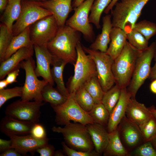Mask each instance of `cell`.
I'll list each match as a JSON object with an SVG mask.
<instances>
[{"label": "cell", "mask_w": 156, "mask_h": 156, "mask_svg": "<svg viewBox=\"0 0 156 156\" xmlns=\"http://www.w3.org/2000/svg\"><path fill=\"white\" fill-rule=\"evenodd\" d=\"M154 48L153 42L147 49L139 51L131 79L127 88L131 98L135 99L138 90L149 76Z\"/></svg>", "instance_id": "obj_7"}, {"label": "cell", "mask_w": 156, "mask_h": 156, "mask_svg": "<svg viewBox=\"0 0 156 156\" xmlns=\"http://www.w3.org/2000/svg\"><path fill=\"white\" fill-rule=\"evenodd\" d=\"M139 127L144 142L151 141L156 135V119L153 116L146 123Z\"/></svg>", "instance_id": "obj_38"}, {"label": "cell", "mask_w": 156, "mask_h": 156, "mask_svg": "<svg viewBox=\"0 0 156 156\" xmlns=\"http://www.w3.org/2000/svg\"><path fill=\"white\" fill-rule=\"evenodd\" d=\"M55 150L53 145L48 143L37 149L36 152L39 153L40 156H53Z\"/></svg>", "instance_id": "obj_43"}, {"label": "cell", "mask_w": 156, "mask_h": 156, "mask_svg": "<svg viewBox=\"0 0 156 156\" xmlns=\"http://www.w3.org/2000/svg\"><path fill=\"white\" fill-rule=\"evenodd\" d=\"M34 124L21 121L5 115L1 120L0 130L9 137L26 135L30 134Z\"/></svg>", "instance_id": "obj_18"}, {"label": "cell", "mask_w": 156, "mask_h": 156, "mask_svg": "<svg viewBox=\"0 0 156 156\" xmlns=\"http://www.w3.org/2000/svg\"><path fill=\"white\" fill-rule=\"evenodd\" d=\"M34 52V47L22 48L9 58L1 63L0 79H3L10 71L20 64L22 61L32 57Z\"/></svg>", "instance_id": "obj_20"}, {"label": "cell", "mask_w": 156, "mask_h": 156, "mask_svg": "<svg viewBox=\"0 0 156 156\" xmlns=\"http://www.w3.org/2000/svg\"><path fill=\"white\" fill-rule=\"evenodd\" d=\"M131 98V94L127 88L122 89L119 99L110 114L107 129L109 133L116 130L120 122L125 115L128 102Z\"/></svg>", "instance_id": "obj_19"}, {"label": "cell", "mask_w": 156, "mask_h": 156, "mask_svg": "<svg viewBox=\"0 0 156 156\" xmlns=\"http://www.w3.org/2000/svg\"><path fill=\"white\" fill-rule=\"evenodd\" d=\"M64 152L61 150H57L55 151L53 156H64Z\"/></svg>", "instance_id": "obj_54"}, {"label": "cell", "mask_w": 156, "mask_h": 156, "mask_svg": "<svg viewBox=\"0 0 156 156\" xmlns=\"http://www.w3.org/2000/svg\"><path fill=\"white\" fill-rule=\"evenodd\" d=\"M127 36L128 42L138 51L144 50L149 46L148 41L142 34L134 29L127 34Z\"/></svg>", "instance_id": "obj_36"}, {"label": "cell", "mask_w": 156, "mask_h": 156, "mask_svg": "<svg viewBox=\"0 0 156 156\" xmlns=\"http://www.w3.org/2000/svg\"><path fill=\"white\" fill-rule=\"evenodd\" d=\"M83 86L93 98L95 104L101 103L104 92L97 76L91 78Z\"/></svg>", "instance_id": "obj_31"}, {"label": "cell", "mask_w": 156, "mask_h": 156, "mask_svg": "<svg viewBox=\"0 0 156 156\" xmlns=\"http://www.w3.org/2000/svg\"><path fill=\"white\" fill-rule=\"evenodd\" d=\"M117 129L121 141L129 152L144 142L138 126L128 119L126 115L120 122Z\"/></svg>", "instance_id": "obj_14"}, {"label": "cell", "mask_w": 156, "mask_h": 156, "mask_svg": "<svg viewBox=\"0 0 156 156\" xmlns=\"http://www.w3.org/2000/svg\"><path fill=\"white\" fill-rule=\"evenodd\" d=\"M30 134L35 138L38 139L42 140L47 138L44 127L38 122L33 125L31 129Z\"/></svg>", "instance_id": "obj_42"}, {"label": "cell", "mask_w": 156, "mask_h": 156, "mask_svg": "<svg viewBox=\"0 0 156 156\" xmlns=\"http://www.w3.org/2000/svg\"><path fill=\"white\" fill-rule=\"evenodd\" d=\"M110 42L106 53L114 60L121 52L127 41V34L122 29L113 27L110 35Z\"/></svg>", "instance_id": "obj_24"}, {"label": "cell", "mask_w": 156, "mask_h": 156, "mask_svg": "<svg viewBox=\"0 0 156 156\" xmlns=\"http://www.w3.org/2000/svg\"><path fill=\"white\" fill-rule=\"evenodd\" d=\"M9 0H0V10L2 12L5 10Z\"/></svg>", "instance_id": "obj_49"}, {"label": "cell", "mask_w": 156, "mask_h": 156, "mask_svg": "<svg viewBox=\"0 0 156 156\" xmlns=\"http://www.w3.org/2000/svg\"><path fill=\"white\" fill-rule=\"evenodd\" d=\"M62 145L64 153L68 156H99L100 155L95 150L88 152L77 151L68 146L64 142H62Z\"/></svg>", "instance_id": "obj_41"}, {"label": "cell", "mask_w": 156, "mask_h": 156, "mask_svg": "<svg viewBox=\"0 0 156 156\" xmlns=\"http://www.w3.org/2000/svg\"><path fill=\"white\" fill-rule=\"evenodd\" d=\"M94 146L95 150L100 155L108 142L109 133L106 127L94 122L86 125Z\"/></svg>", "instance_id": "obj_22"}, {"label": "cell", "mask_w": 156, "mask_h": 156, "mask_svg": "<svg viewBox=\"0 0 156 156\" xmlns=\"http://www.w3.org/2000/svg\"><path fill=\"white\" fill-rule=\"evenodd\" d=\"M139 51L127 40L121 53L114 60L112 70L115 84L121 89L129 83Z\"/></svg>", "instance_id": "obj_3"}, {"label": "cell", "mask_w": 156, "mask_h": 156, "mask_svg": "<svg viewBox=\"0 0 156 156\" xmlns=\"http://www.w3.org/2000/svg\"><path fill=\"white\" fill-rule=\"evenodd\" d=\"M23 86L0 90V107L8 100L14 97L22 96Z\"/></svg>", "instance_id": "obj_39"}, {"label": "cell", "mask_w": 156, "mask_h": 156, "mask_svg": "<svg viewBox=\"0 0 156 156\" xmlns=\"http://www.w3.org/2000/svg\"><path fill=\"white\" fill-rule=\"evenodd\" d=\"M151 141L153 147L156 151V135Z\"/></svg>", "instance_id": "obj_55"}, {"label": "cell", "mask_w": 156, "mask_h": 156, "mask_svg": "<svg viewBox=\"0 0 156 156\" xmlns=\"http://www.w3.org/2000/svg\"><path fill=\"white\" fill-rule=\"evenodd\" d=\"M12 142L11 140L0 139V152L1 153L11 148Z\"/></svg>", "instance_id": "obj_45"}, {"label": "cell", "mask_w": 156, "mask_h": 156, "mask_svg": "<svg viewBox=\"0 0 156 156\" xmlns=\"http://www.w3.org/2000/svg\"><path fill=\"white\" fill-rule=\"evenodd\" d=\"M150 88L152 92L156 94V79L152 81L150 84Z\"/></svg>", "instance_id": "obj_50"}, {"label": "cell", "mask_w": 156, "mask_h": 156, "mask_svg": "<svg viewBox=\"0 0 156 156\" xmlns=\"http://www.w3.org/2000/svg\"><path fill=\"white\" fill-rule=\"evenodd\" d=\"M22 155L15 149L11 148L1 153L0 156H21Z\"/></svg>", "instance_id": "obj_47"}, {"label": "cell", "mask_w": 156, "mask_h": 156, "mask_svg": "<svg viewBox=\"0 0 156 156\" xmlns=\"http://www.w3.org/2000/svg\"><path fill=\"white\" fill-rule=\"evenodd\" d=\"M125 115L139 127L144 124L153 116L148 108L138 102L135 99L131 98L127 104Z\"/></svg>", "instance_id": "obj_21"}, {"label": "cell", "mask_w": 156, "mask_h": 156, "mask_svg": "<svg viewBox=\"0 0 156 156\" xmlns=\"http://www.w3.org/2000/svg\"><path fill=\"white\" fill-rule=\"evenodd\" d=\"M77 58L74 66V73L70 78L67 88L69 94L75 93L93 76H97L95 64L89 55L84 51L80 42L76 46Z\"/></svg>", "instance_id": "obj_5"}, {"label": "cell", "mask_w": 156, "mask_h": 156, "mask_svg": "<svg viewBox=\"0 0 156 156\" xmlns=\"http://www.w3.org/2000/svg\"><path fill=\"white\" fill-rule=\"evenodd\" d=\"M9 84L5 79L0 80V90L5 89Z\"/></svg>", "instance_id": "obj_52"}, {"label": "cell", "mask_w": 156, "mask_h": 156, "mask_svg": "<svg viewBox=\"0 0 156 156\" xmlns=\"http://www.w3.org/2000/svg\"><path fill=\"white\" fill-rule=\"evenodd\" d=\"M20 68L21 67L19 64L7 75L5 79L9 84L17 82L16 79L19 75Z\"/></svg>", "instance_id": "obj_44"}, {"label": "cell", "mask_w": 156, "mask_h": 156, "mask_svg": "<svg viewBox=\"0 0 156 156\" xmlns=\"http://www.w3.org/2000/svg\"><path fill=\"white\" fill-rule=\"evenodd\" d=\"M154 42L155 48L153 58L155 62L153 66L151 67V73L148 78L152 81L156 79V40Z\"/></svg>", "instance_id": "obj_46"}, {"label": "cell", "mask_w": 156, "mask_h": 156, "mask_svg": "<svg viewBox=\"0 0 156 156\" xmlns=\"http://www.w3.org/2000/svg\"><path fill=\"white\" fill-rule=\"evenodd\" d=\"M122 89L118 86L115 84L104 93L101 103L110 114L119 99Z\"/></svg>", "instance_id": "obj_33"}, {"label": "cell", "mask_w": 156, "mask_h": 156, "mask_svg": "<svg viewBox=\"0 0 156 156\" xmlns=\"http://www.w3.org/2000/svg\"><path fill=\"white\" fill-rule=\"evenodd\" d=\"M12 142L11 148L15 149L22 155L28 153L34 155L38 148L48 143L49 139L40 140L31 134L26 135H13L9 137Z\"/></svg>", "instance_id": "obj_17"}, {"label": "cell", "mask_w": 156, "mask_h": 156, "mask_svg": "<svg viewBox=\"0 0 156 156\" xmlns=\"http://www.w3.org/2000/svg\"><path fill=\"white\" fill-rule=\"evenodd\" d=\"M52 15L40 6L37 1L21 0V12L13 25L12 33L14 36H16L39 19Z\"/></svg>", "instance_id": "obj_9"}, {"label": "cell", "mask_w": 156, "mask_h": 156, "mask_svg": "<svg viewBox=\"0 0 156 156\" xmlns=\"http://www.w3.org/2000/svg\"><path fill=\"white\" fill-rule=\"evenodd\" d=\"M43 102L18 100L8 105L5 108V115L24 122L33 124L39 121L41 107Z\"/></svg>", "instance_id": "obj_12"}, {"label": "cell", "mask_w": 156, "mask_h": 156, "mask_svg": "<svg viewBox=\"0 0 156 156\" xmlns=\"http://www.w3.org/2000/svg\"><path fill=\"white\" fill-rule=\"evenodd\" d=\"M72 0H47L38 1L41 7L51 12L55 18L59 27L65 25L70 13L73 10Z\"/></svg>", "instance_id": "obj_16"}, {"label": "cell", "mask_w": 156, "mask_h": 156, "mask_svg": "<svg viewBox=\"0 0 156 156\" xmlns=\"http://www.w3.org/2000/svg\"><path fill=\"white\" fill-rule=\"evenodd\" d=\"M88 113L95 123L107 128L110 113L102 103L95 104Z\"/></svg>", "instance_id": "obj_32"}, {"label": "cell", "mask_w": 156, "mask_h": 156, "mask_svg": "<svg viewBox=\"0 0 156 156\" xmlns=\"http://www.w3.org/2000/svg\"><path fill=\"white\" fill-rule=\"evenodd\" d=\"M133 29L142 34L149 41L156 34V23L144 20L136 23Z\"/></svg>", "instance_id": "obj_37"}, {"label": "cell", "mask_w": 156, "mask_h": 156, "mask_svg": "<svg viewBox=\"0 0 156 156\" xmlns=\"http://www.w3.org/2000/svg\"><path fill=\"white\" fill-rule=\"evenodd\" d=\"M74 94L75 93L70 94L67 100L61 105H51L55 113L56 123L65 125L72 121L86 125L94 122L88 113L77 103Z\"/></svg>", "instance_id": "obj_6"}, {"label": "cell", "mask_w": 156, "mask_h": 156, "mask_svg": "<svg viewBox=\"0 0 156 156\" xmlns=\"http://www.w3.org/2000/svg\"><path fill=\"white\" fill-rule=\"evenodd\" d=\"M52 130L61 133L64 142L70 148L84 152L94 150V146L86 125L77 122H70L63 127L54 126Z\"/></svg>", "instance_id": "obj_4"}, {"label": "cell", "mask_w": 156, "mask_h": 156, "mask_svg": "<svg viewBox=\"0 0 156 156\" xmlns=\"http://www.w3.org/2000/svg\"><path fill=\"white\" fill-rule=\"evenodd\" d=\"M21 0H9L4 12L1 18L2 23L5 24L12 32L13 23L19 16L21 11Z\"/></svg>", "instance_id": "obj_27"}, {"label": "cell", "mask_w": 156, "mask_h": 156, "mask_svg": "<svg viewBox=\"0 0 156 156\" xmlns=\"http://www.w3.org/2000/svg\"><path fill=\"white\" fill-rule=\"evenodd\" d=\"M12 33L3 23L0 25V62L4 61L5 52L14 37Z\"/></svg>", "instance_id": "obj_35"}, {"label": "cell", "mask_w": 156, "mask_h": 156, "mask_svg": "<svg viewBox=\"0 0 156 156\" xmlns=\"http://www.w3.org/2000/svg\"><path fill=\"white\" fill-rule=\"evenodd\" d=\"M82 46L85 52L89 55L94 62L98 80L104 92H106L115 84L112 70L114 60L106 53Z\"/></svg>", "instance_id": "obj_10"}, {"label": "cell", "mask_w": 156, "mask_h": 156, "mask_svg": "<svg viewBox=\"0 0 156 156\" xmlns=\"http://www.w3.org/2000/svg\"><path fill=\"white\" fill-rule=\"evenodd\" d=\"M135 156H156V151L151 142H144L130 153Z\"/></svg>", "instance_id": "obj_40"}, {"label": "cell", "mask_w": 156, "mask_h": 156, "mask_svg": "<svg viewBox=\"0 0 156 156\" xmlns=\"http://www.w3.org/2000/svg\"><path fill=\"white\" fill-rule=\"evenodd\" d=\"M29 0L37 1H46L47 0Z\"/></svg>", "instance_id": "obj_56"}, {"label": "cell", "mask_w": 156, "mask_h": 156, "mask_svg": "<svg viewBox=\"0 0 156 156\" xmlns=\"http://www.w3.org/2000/svg\"><path fill=\"white\" fill-rule=\"evenodd\" d=\"M80 32L66 25L59 27L55 36L46 45L53 58L74 65L77 58L76 46L81 39Z\"/></svg>", "instance_id": "obj_1"}, {"label": "cell", "mask_w": 156, "mask_h": 156, "mask_svg": "<svg viewBox=\"0 0 156 156\" xmlns=\"http://www.w3.org/2000/svg\"><path fill=\"white\" fill-rule=\"evenodd\" d=\"M95 0H86L73 9L74 13L67 20L66 25L81 33L84 39L93 42L95 37L92 25L89 21V14Z\"/></svg>", "instance_id": "obj_11"}, {"label": "cell", "mask_w": 156, "mask_h": 156, "mask_svg": "<svg viewBox=\"0 0 156 156\" xmlns=\"http://www.w3.org/2000/svg\"><path fill=\"white\" fill-rule=\"evenodd\" d=\"M149 0H119L111 11L113 27H119L127 34L130 32Z\"/></svg>", "instance_id": "obj_2"}, {"label": "cell", "mask_w": 156, "mask_h": 156, "mask_svg": "<svg viewBox=\"0 0 156 156\" xmlns=\"http://www.w3.org/2000/svg\"><path fill=\"white\" fill-rule=\"evenodd\" d=\"M21 68L25 73V79L23 86V93L21 100L24 101H34L42 102L41 92L44 86L48 83L43 79H38L35 69V62L32 57L22 61L20 63Z\"/></svg>", "instance_id": "obj_8"}, {"label": "cell", "mask_w": 156, "mask_h": 156, "mask_svg": "<svg viewBox=\"0 0 156 156\" xmlns=\"http://www.w3.org/2000/svg\"><path fill=\"white\" fill-rule=\"evenodd\" d=\"M119 0H112L110 3L104 10V13L106 14H107L110 11H111L112 10L116 3Z\"/></svg>", "instance_id": "obj_48"}, {"label": "cell", "mask_w": 156, "mask_h": 156, "mask_svg": "<svg viewBox=\"0 0 156 156\" xmlns=\"http://www.w3.org/2000/svg\"><path fill=\"white\" fill-rule=\"evenodd\" d=\"M30 25L18 35L14 36L5 52L3 61L22 48L33 47L30 37Z\"/></svg>", "instance_id": "obj_26"}, {"label": "cell", "mask_w": 156, "mask_h": 156, "mask_svg": "<svg viewBox=\"0 0 156 156\" xmlns=\"http://www.w3.org/2000/svg\"><path fill=\"white\" fill-rule=\"evenodd\" d=\"M41 95L43 101L49 103L51 105H61L65 102L68 98L49 83L43 88Z\"/></svg>", "instance_id": "obj_29"}, {"label": "cell", "mask_w": 156, "mask_h": 156, "mask_svg": "<svg viewBox=\"0 0 156 156\" xmlns=\"http://www.w3.org/2000/svg\"><path fill=\"white\" fill-rule=\"evenodd\" d=\"M102 31L96 36L89 48L93 50L106 53L110 42V35L113 27L111 15L107 14L102 17Z\"/></svg>", "instance_id": "obj_23"}, {"label": "cell", "mask_w": 156, "mask_h": 156, "mask_svg": "<svg viewBox=\"0 0 156 156\" xmlns=\"http://www.w3.org/2000/svg\"><path fill=\"white\" fill-rule=\"evenodd\" d=\"M59 28L53 15L39 19L30 25V37L32 43L46 45L54 38Z\"/></svg>", "instance_id": "obj_13"}, {"label": "cell", "mask_w": 156, "mask_h": 156, "mask_svg": "<svg viewBox=\"0 0 156 156\" xmlns=\"http://www.w3.org/2000/svg\"><path fill=\"white\" fill-rule=\"evenodd\" d=\"M104 156H128L129 152L123 145L117 129L109 133L108 142L103 153Z\"/></svg>", "instance_id": "obj_25"}, {"label": "cell", "mask_w": 156, "mask_h": 156, "mask_svg": "<svg viewBox=\"0 0 156 156\" xmlns=\"http://www.w3.org/2000/svg\"><path fill=\"white\" fill-rule=\"evenodd\" d=\"M112 0H95L92 4L89 16V21L98 29L101 28L100 21L102 14Z\"/></svg>", "instance_id": "obj_30"}, {"label": "cell", "mask_w": 156, "mask_h": 156, "mask_svg": "<svg viewBox=\"0 0 156 156\" xmlns=\"http://www.w3.org/2000/svg\"><path fill=\"white\" fill-rule=\"evenodd\" d=\"M148 108L150 112L156 119V108L155 106L152 105Z\"/></svg>", "instance_id": "obj_53"}, {"label": "cell", "mask_w": 156, "mask_h": 156, "mask_svg": "<svg viewBox=\"0 0 156 156\" xmlns=\"http://www.w3.org/2000/svg\"><path fill=\"white\" fill-rule=\"evenodd\" d=\"M74 97L80 106L88 113L91 110L95 105L93 98L83 86L76 91Z\"/></svg>", "instance_id": "obj_34"}, {"label": "cell", "mask_w": 156, "mask_h": 156, "mask_svg": "<svg viewBox=\"0 0 156 156\" xmlns=\"http://www.w3.org/2000/svg\"><path fill=\"white\" fill-rule=\"evenodd\" d=\"M33 47L36 59V66L35 72L38 77L43 79L53 86L54 81L52 77L50 65L52 61V56L46 45L39 46L36 44Z\"/></svg>", "instance_id": "obj_15"}, {"label": "cell", "mask_w": 156, "mask_h": 156, "mask_svg": "<svg viewBox=\"0 0 156 156\" xmlns=\"http://www.w3.org/2000/svg\"><path fill=\"white\" fill-rule=\"evenodd\" d=\"M85 1V0H73L72 3L73 9L78 7Z\"/></svg>", "instance_id": "obj_51"}, {"label": "cell", "mask_w": 156, "mask_h": 156, "mask_svg": "<svg viewBox=\"0 0 156 156\" xmlns=\"http://www.w3.org/2000/svg\"><path fill=\"white\" fill-rule=\"evenodd\" d=\"M67 64L62 60L53 58L51 65L53 67L51 69V73L53 80L56 84V88L63 95L68 97L70 94L65 86L63 77V70Z\"/></svg>", "instance_id": "obj_28"}]
</instances>
